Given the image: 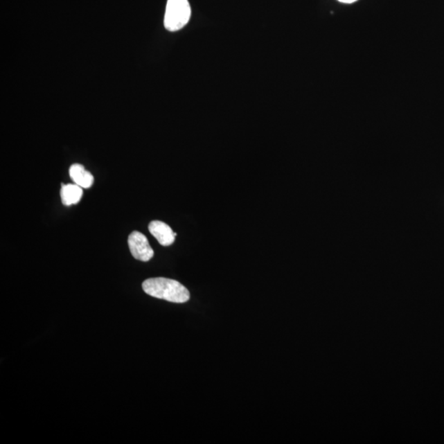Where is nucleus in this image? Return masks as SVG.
<instances>
[{
	"instance_id": "nucleus-4",
	"label": "nucleus",
	"mask_w": 444,
	"mask_h": 444,
	"mask_svg": "<svg viewBox=\"0 0 444 444\" xmlns=\"http://www.w3.org/2000/svg\"><path fill=\"white\" fill-rule=\"evenodd\" d=\"M148 230L162 246L172 245L177 236V233H175L172 229L161 221H152L149 224Z\"/></svg>"
},
{
	"instance_id": "nucleus-6",
	"label": "nucleus",
	"mask_w": 444,
	"mask_h": 444,
	"mask_svg": "<svg viewBox=\"0 0 444 444\" xmlns=\"http://www.w3.org/2000/svg\"><path fill=\"white\" fill-rule=\"evenodd\" d=\"M83 195L82 188L76 184H63L61 188L60 196L65 206L77 204L81 200Z\"/></svg>"
},
{
	"instance_id": "nucleus-1",
	"label": "nucleus",
	"mask_w": 444,
	"mask_h": 444,
	"mask_svg": "<svg viewBox=\"0 0 444 444\" xmlns=\"http://www.w3.org/2000/svg\"><path fill=\"white\" fill-rule=\"evenodd\" d=\"M145 293L166 301L182 304L190 301L188 290L179 281L164 278H149L143 283Z\"/></svg>"
},
{
	"instance_id": "nucleus-3",
	"label": "nucleus",
	"mask_w": 444,
	"mask_h": 444,
	"mask_svg": "<svg viewBox=\"0 0 444 444\" xmlns=\"http://www.w3.org/2000/svg\"><path fill=\"white\" fill-rule=\"evenodd\" d=\"M127 244H129L131 254L137 260L148 262L153 258V249L149 244L147 237L142 233L132 232L127 239Z\"/></svg>"
},
{
	"instance_id": "nucleus-2",
	"label": "nucleus",
	"mask_w": 444,
	"mask_h": 444,
	"mask_svg": "<svg viewBox=\"0 0 444 444\" xmlns=\"http://www.w3.org/2000/svg\"><path fill=\"white\" fill-rule=\"evenodd\" d=\"M191 17L188 0H167L164 25L170 32H177L187 25Z\"/></svg>"
},
{
	"instance_id": "nucleus-7",
	"label": "nucleus",
	"mask_w": 444,
	"mask_h": 444,
	"mask_svg": "<svg viewBox=\"0 0 444 444\" xmlns=\"http://www.w3.org/2000/svg\"><path fill=\"white\" fill-rule=\"evenodd\" d=\"M338 1L344 3H353L355 1H357V0H338Z\"/></svg>"
},
{
	"instance_id": "nucleus-5",
	"label": "nucleus",
	"mask_w": 444,
	"mask_h": 444,
	"mask_svg": "<svg viewBox=\"0 0 444 444\" xmlns=\"http://www.w3.org/2000/svg\"><path fill=\"white\" fill-rule=\"evenodd\" d=\"M69 175L73 181L82 188H89L94 182V177L80 164H73L69 168Z\"/></svg>"
}]
</instances>
